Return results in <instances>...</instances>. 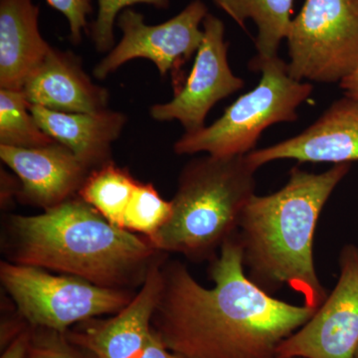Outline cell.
I'll return each mask as SVG.
<instances>
[{
  "label": "cell",
  "mask_w": 358,
  "mask_h": 358,
  "mask_svg": "<svg viewBox=\"0 0 358 358\" xmlns=\"http://www.w3.org/2000/svg\"><path fill=\"white\" fill-rule=\"evenodd\" d=\"M213 288L178 261L162 265L152 331L180 358H275L317 310L274 298L249 279L238 234L210 261Z\"/></svg>",
  "instance_id": "obj_1"
},
{
  "label": "cell",
  "mask_w": 358,
  "mask_h": 358,
  "mask_svg": "<svg viewBox=\"0 0 358 358\" xmlns=\"http://www.w3.org/2000/svg\"><path fill=\"white\" fill-rule=\"evenodd\" d=\"M1 242L8 262L113 289L141 287L152 266L167 257L148 238L110 223L79 195L38 215L7 216Z\"/></svg>",
  "instance_id": "obj_2"
},
{
  "label": "cell",
  "mask_w": 358,
  "mask_h": 358,
  "mask_svg": "<svg viewBox=\"0 0 358 358\" xmlns=\"http://www.w3.org/2000/svg\"><path fill=\"white\" fill-rule=\"evenodd\" d=\"M350 164L312 173L294 167L287 185L265 196L254 194L242 214L238 237L245 271L259 288L273 294L289 287L303 306L317 310L326 301L313 260L320 213Z\"/></svg>",
  "instance_id": "obj_3"
},
{
  "label": "cell",
  "mask_w": 358,
  "mask_h": 358,
  "mask_svg": "<svg viewBox=\"0 0 358 358\" xmlns=\"http://www.w3.org/2000/svg\"><path fill=\"white\" fill-rule=\"evenodd\" d=\"M256 171L246 155H207L188 162L179 173L171 218L150 243L164 253L210 262L237 234L245 207L256 194Z\"/></svg>",
  "instance_id": "obj_4"
},
{
  "label": "cell",
  "mask_w": 358,
  "mask_h": 358,
  "mask_svg": "<svg viewBox=\"0 0 358 358\" xmlns=\"http://www.w3.org/2000/svg\"><path fill=\"white\" fill-rule=\"evenodd\" d=\"M250 68L262 73L260 83L239 96L211 126L185 133L174 143L176 155H246L253 152L268 127L298 120L296 110L312 94L313 85L294 80L288 63L279 56L266 60L254 58Z\"/></svg>",
  "instance_id": "obj_5"
},
{
  "label": "cell",
  "mask_w": 358,
  "mask_h": 358,
  "mask_svg": "<svg viewBox=\"0 0 358 358\" xmlns=\"http://www.w3.org/2000/svg\"><path fill=\"white\" fill-rule=\"evenodd\" d=\"M0 282L30 327L66 333L85 320L115 315L133 289L105 288L81 278L1 261Z\"/></svg>",
  "instance_id": "obj_6"
},
{
  "label": "cell",
  "mask_w": 358,
  "mask_h": 358,
  "mask_svg": "<svg viewBox=\"0 0 358 358\" xmlns=\"http://www.w3.org/2000/svg\"><path fill=\"white\" fill-rule=\"evenodd\" d=\"M286 39L294 80L341 83L358 67V0H306Z\"/></svg>",
  "instance_id": "obj_7"
},
{
  "label": "cell",
  "mask_w": 358,
  "mask_h": 358,
  "mask_svg": "<svg viewBox=\"0 0 358 358\" xmlns=\"http://www.w3.org/2000/svg\"><path fill=\"white\" fill-rule=\"evenodd\" d=\"M208 14L206 4L193 0L174 17L157 25L145 22L143 14L124 9L117 20L122 38L95 66L93 74L98 80L106 79L134 59L152 61L160 76H173L174 93L185 84L182 68L197 53L203 41L200 28Z\"/></svg>",
  "instance_id": "obj_8"
},
{
  "label": "cell",
  "mask_w": 358,
  "mask_h": 358,
  "mask_svg": "<svg viewBox=\"0 0 358 358\" xmlns=\"http://www.w3.org/2000/svg\"><path fill=\"white\" fill-rule=\"evenodd\" d=\"M339 275L312 317L278 348L275 358H353L358 346V246L346 244Z\"/></svg>",
  "instance_id": "obj_9"
},
{
  "label": "cell",
  "mask_w": 358,
  "mask_h": 358,
  "mask_svg": "<svg viewBox=\"0 0 358 358\" xmlns=\"http://www.w3.org/2000/svg\"><path fill=\"white\" fill-rule=\"evenodd\" d=\"M203 41L196 53L192 73L167 103H155L150 117L157 122L178 121L185 133L203 129L212 108L245 86L228 62V42L222 20L207 14L203 21Z\"/></svg>",
  "instance_id": "obj_10"
},
{
  "label": "cell",
  "mask_w": 358,
  "mask_h": 358,
  "mask_svg": "<svg viewBox=\"0 0 358 358\" xmlns=\"http://www.w3.org/2000/svg\"><path fill=\"white\" fill-rule=\"evenodd\" d=\"M155 264L126 307L109 319L95 317L71 327L68 338L96 358H134L152 331V319L162 289V265Z\"/></svg>",
  "instance_id": "obj_11"
},
{
  "label": "cell",
  "mask_w": 358,
  "mask_h": 358,
  "mask_svg": "<svg viewBox=\"0 0 358 358\" xmlns=\"http://www.w3.org/2000/svg\"><path fill=\"white\" fill-rule=\"evenodd\" d=\"M0 159L20 179L17 200L43 211L78 196L91 173L57 141L36 148L0 145Z\"/></svg>",
  "instance_id": "obj_12"
},
{
  "label": "cell",
  "mask_w": 358,
  "mask_h": 358,
  "mask_svg": "<svg viewBox=\"0 0 358 358\" xmlns=\"http://www.w3.org/2000/svg\"><path fill=\"white\" fill-rule=\"evenodd\" d=\"M256 169L280 159L350 164L358 160V100L345 96L298 136L246 155Z\"/></svg>",
  "instance_id": "obj_13"
},
{
  "label": "cell",
  "mask_w": 358,
  "mask_h": 358,
  "mask_svg": "<svg viewBox=\"0 0 358 358\" xmlns=\"http://www.w3.org/2000/svg\"><path fill=\"white\" fill-rule=\"evenodd\" d=\"M31 105L55 112L83 114L108 109L109 90L92 81L81 59L51 46L23 86Z\"/></svg>",
  "instance_id": "obj_14"
},
{
  "label": "cell",
  "mask_w": 358,
  "mask_h": 358,
  "mask_svg": "<svg viewBox=\"0 0 358 358\" xmlns=\"http://www.w3.org/2000/svg\"><path fill=\"white\" fill-rule=\"evenodd\" d=\"M30 110L40 128L69 148L90 171L113 162V143L128 122L124 113L110 109L69 114L30 103Z\"/></svg>",
  "instance_id": "obj_15"
},
{
  "label": "cell",
  "mask_w": 358,
  "mask_h": 358,
  "mask_svg": "<svg viewBox=\"0 0 358 358\" xmlns=\"http://www.w3.org/2000/svg\"><path fill=\"white\" fill-rule=\"evenodd\" d=\"M32 0H0V89L23 90L50 45L38 25Z\"/></svg>",
  "instance_id": "obj_16"
},
{
  "label": "cell",
  "mask_w": 358,
  "mask_h": 358,
  "mask_svg": "<svg viewBox=\"0 0 358 358\" xmlns=\"http://www.w3.org/2000/svg\"><path fill=\"white\" fill-rule=\"evenodd\" d=\"M215 6L245 28L248 20L258 29L256 59L266 60L278 56L280 44L287 38L292 23L294 0H212Z\"/></svg>",
  "instance_id": "obj_17"
},
{
  "label": "cell",
  "mask_w": 358,
  "mask_h": 358,
  "mask_svg": "<svg viewBox=\"0 0 358 358\" xmlns=\"http://www.w3.org/2000/svg\"><path fill=\"white\" fill-rule=\"evenodd\" d=\"M138 183L128 169L110 162L90 173L79 196L122 229L124 215Z\"/></svg>",
  "instance_id": "obj_18"
},
{
  "label": "cell",
  "mask_w": 358,
  "mask_h": 358,
  "mask_svg": "<svg viewBox=\"0 0 358 358\" xmlns=\"http://www.w3.org/2000/svg\"><path fill=\"white\" fill-rule=\"evenodd\" d=\"M56 143L40 128L23 90L0 89V145L36 148Z\"/></svg>",
  "instance_id": "obj_19"
},
{
  "label": "cell",
  "mask_w": 358,
  "mask_h": 358,
  "mask_svg": "<svg viewBox=\"0 0 358 358\" xmlns=\"http://www.w3.org/2000/svg\"><path fill=\"white\" fill-rule=\"evenodd\" d=\"M173 212V203L160 196L152 183L138 181L127 209L122 229L152 238L166 225Z\"/></svg>",
  "instance_id": "obj_20"
},
{
  "label": "cell",
  "mask_w": 358,
  "mask_h": 358,
  "mask_svg": "<svg viewBox=\"0 0 358 358\" xmlns=\"http://www.w3.org/2000/svg\"><path fill=\"white\" fill-rule=\"evenodd\" d=\"M138 3L167 8L169 0H98V13L91 27V37L96 50L103 53L114 48L115 25L120 13Z\"/></svg>",
  "instance_id": "obj_21"
},
{
  "label": "cell",
  "mask_w": 358,
  "mask_h": 358,
  "mask_svg": "<svg viewBox=\"0 0 358 358\" xmlns=\"http://www.w3.org/2000/svg\"><path fill=\"white\" fill-rule=\"evenodd\" d=\"M25 358H96L75 345L66 333L31 327Z\"/></svg>",
  "instance_id": "obj_22"
},
{
  "label": "cell",
  "mask_w": 358,
  "mask_h": 358,
  "mask_svg": "<svg viewBox=\"0 0 358 358\" xmlns=\"http://www.w3.org/2000/svg\"><path fill=\"white\" fill-rule=\"evenodd\" d=\"M47 2L65 16L69 25L71 42L79 44L88 26V17L92 13L91 0H47Z\"/></svg>",
  "instance_id": "obj_23"
},
{
  "label": "cell",
  "mask_w": 358,
  "mask_h": 358,
  "mask_svg": "<svg viewBox=\"0 0 358 358\" xmlns=\"http://www.w3.org/2000/svg\"><path fill=\"white\" fill-rule=\"evenodd\" d=\"M134 358H180L178 355L169 350L166 345L162 343L159 336L152 331L147 343L143 346L138 355Z\"/></svg>",
  "instance_id": "obj_24"
},
{
  "label": "cell",
  "mask_w": 358,
  "mask_h": 358,
  "mask_svg": "<svg viewBox=\"0 0 358 358\" xmlns=\"http://www.w3.org/2000/svg\"><path fill=\"white\" fill-rule=\"evenodd\" d=\"M30 333L31 327L29 326L2 350L0 358H25L29 345Z\"/></svg>",
  "instance_id": "obj_25"
},
{
  "label": "cell",
  "mask_w": 358,
  "mask_h": 358,
  "mask_svg": "<svg viewBox=\"0 0 358 358\" xmlns=\"http://www.w3.org/2000/svg\"><path fill=\"white\" fill-rule=\"evenodd\" d=\"M20 182L17 178H14L10 174L1 171V207L4 208L13 201V197L17 199L20 193Z\"/></svg>",
  "instance_id": "obj_26"
},
{
  "label": "cell",
  "mask_w": 358,
  "mask_h": 358,
  "mask_svg": "<svg viewBox=\"0 0 358 358\" xmlns=\"http://www.w3.org/2000/svg\"><path fill=\"white\" fill-rule=\"evenodd\" d=\"M339 86L345 91V96L358 100V67L350 76L341 81Z\"/></svg>",
  "instance_id": "obj_27"
},
{
  "label": "cell",
  "mask_w": 358,
  "mask_h": 358,
  "mask_svg": "<svg viewBox=\"0 0 358 358\" xmlns=\"http://www.w3.org/2000/svg\"><path fill=\"white\" fill-rule=\"evenodd\" d=\"M353 358H358V346L357 350H355V355H353Z\"/></svg>",
  "instance_id": "obj_28"
}]
</instances>
